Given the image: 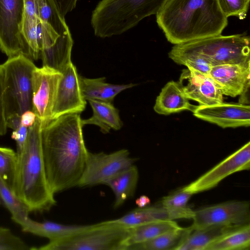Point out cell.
<instances>
[{"instance_id": "8fae6325", "label": "cell", "mask_w": 250, "mask_h": 250, "mask_svg": "<svg viewBox=\"0 0 250 250\" xmlns=\"http://www.w3.org/2000/svg\"><path fill=\"white\" fill-rule=\"evenodd\" d=\"M250 168V142L228 156L219 164L189 184L181 188L194 194L209 190L224 179L236 172Z\"/></svg>"}, {"instance_id": "2e32d148", "label": "cell", "mask_w": 250, "mask_h": 250, "mask_svg": "<svg viewBox=\"0 0 250 250\" xmlns=\"http://www.w3.org/2000/svg\"><path fill=\"white\" fill-rule=\"evenodd\" d=\"M194 210L188 207L182 208H169L157 206H146L135 208L116 219L108 220L110 223L127 228L159 221L179 219H192Z\"/></svg>"}, {"instance_id": "f1b7e54d", "label": "cell", "mask_w": 250, "mask_h": 250, "mask_svg": "<svg viewBox=\"0 0 250 250\" xmlns=\"http://www.w3.org/2000/svg\"><path fill=\"white\" fill-rule=\"evenodd\" d=\"M0 205L11 213L12 219L21 226L29 217L26 205L16 195L12 189L0 178Z\"/></svg>"}, {"instance_id": "ac0fdd59", "label": "cell", "mask_w": 250, "mask_h": 250, "mask_svg": "<svg viewBox=\"0 0 250 250\" xmlns=\"http://www.w3.org/2000/svg\"><path fill=\"white\" fill-rule=\"evenodd\" d=\"M197 105L191 104L178 82H168L156 98L153 107L159 114L167 115L187 110L193 112Z\"/></svg>"}, {"instance_id": "d4e9b609", "label": "cell", "mask_w": 250, "mask_h": 250, "mask_svg": "<svg viewBox=\"0 0 250 250\" xmlns=\"http://www.w3.org/2000/svg\"><path fill=\"white\" fill-rule=\"evenodd\" d=\"M192 231L190 226H179L146 241L129 246L125 250H176Z\"/></svg>"}, {"instance_id": "d6986e66", "label": "cell", "mask_w": 250, "mask_h": 250, "mask_svg": "<svg viewBox=\"0 0 250 250\" xmlns=\"http://www.w3.org/2000/svg\"><path fill=\"white\" fill-rule=\"evenodd\" d=\"M80 84L85 100H94L111 104L119 93L135 85L133 83L115 84L106 83L104 77L89 79L80 76Z\"/></svg>"}, {"instance_id": "5bb4252c", "label": "cell", "mask_w": 250, "mask_h": 250, "mask_svg": "<svg viewBox=\"0 0 250 250\" xmlns=\"http://www.w3.org/2000/svg\"><path fill=\"white\" fill-rule=\"evenodd\" d=\"M209 75L224 95L240 96L239 103L246 102V95L250 86V62L213 66Z\"/></svg>"}, {"instance_id": "d6a6232c", "label": "cell", "mask_w": 250, "mask_h": 250, "mask_svg": "<svg viewBox=\"0 0 250 250\" xmlns=\"http://www.w3.org/2000/svg\"><path fill=\"white\" fill-rule=\"evenodd\" d=\"M28 245L9 229L0 227V250H27Z\"/></svg>"}, {"instance_id": "9a60e30c", "label": "cell", "mask_w": 250, "mask_h": 250, "mask_svg": "<svg viewBox=\"0 0 250 250\" xmlns=\"http://www.w3.org/2000/svg\"><path fill=\"white\" fill-rule=\"evenodd\" d=\"M186 96L200 105H210L223 102V94L209 75L192 68L182 70L178 82Z\"/></svg>"}, {"instance_id": "277c9868", "label": "cell", "mask_w": 250, "mask_h": 250, "mask_svg": "<svg viewBox=\"0 0 250 250\" xmlns=\"http://www.w3.org/2000/svg\"><path fill=\"white\" fill-rule=\"evenodd\" d=\"M3 97L6 119L32 111V73L36 67L32 60L22 55L8 58L2 64Z\"/></svg>"}, {"instance_id": "484cf974", "label": "cell", "mask_w": 250, "mask_h": 250, "mask_svg": "<svg viewBox=\"0 0 250 250\" xmlns=\"http://www.w3.org/2000/svg\"><path fill=\"white\" fill-rule=\"evenodd\" d=\"M179 226L173 220H163L130 228V234L126 242V248L129 246L151 239Z\"/></svg>"}, {"instance_id": "83f0119b", "label": "cell", "mask_w": 250, "mask_h": 250, "mask_svg": "<svg viewBox=\"0 0 250 250\" xmlns=\"http://www.w3.org/2000/svg\"><path fill=\"white\" fill-rule=\"evenodd\" d=\"M41 23L53 29L60 36L70 31L65 18L60 13L53 0H36Z\"/></svg>"}, {"instance_id": "5b68a950", "label": "cell", "mask_w": 250, "mask_h": 250, "mask_svg": "<svg viewBox=\"0 0 250 250\" xmlns=\"http://www.w3.org/2000/svg\"><path fill=\"white\" fill-rule=\"evenodd\" d=\"M130 228L108 221L93 224L90 228L66 237L49 242L38 250H125Z\"/></svg>"}, {"instance_id": "52a82bcc", "label": "cell", "mask_w": 250, "mask_h": 250, "mask_svg": "<svg viewBox=\"0 0 250 250\" xmlns=\"http://www.w3.org/2000/svg\"><path fill=\"white\" fill-rule=\"evenodd\" d=\"M23 10L24 0H0V49L8 58L21 54L31 59L21 33Z\"/></svg>"}, {"instance_id": "ba28073f", "label": "cell", "mask_w": 250, "mask_h": 250, "mask_svg": "<svg viewBox=\"0 0 250 250\" xmlns=\"http://www.w3.org/2000/svg\"><path fill=\"white\" fill-rule=\"evenodd\" d=\"M135 158L126 149L105 153L88 151L85 167L77 186L83 187L104 184L117 174L134 165Z\"/></svg>"}, {"instance_id": "f546056e", "label": "cell", "mask_w": 250, "mask_h": 250, "mask_svg": "<svg viewBox=\"0 0 250 250\" xmlns=\"http://www.w3.org/2000/svg\"><path fill=\"white\" fill-rule=\"evenodd\" d=\"M168 57L175 63L192 68L203 74L209 75L212 65L202 55L178 49L173 46L168 53Z\"/></svg>"}, {"instance_id": "6da1fadb", "label": "cell", "mask_w": 250, "mask_h": 250, "mask_svg": "<svg viewBox=\"0 0 250 250\" xmlns=\"http://www.w3.org/2000/svg\"><path fill=\"white\" fill-rule=\"evenodd\" d=\"M80 114H69L42 125V154L49 188L55 194L77 186L88 150Z\"/></svg>"}, {"instance_id": "3957f363", "label": "cell", "mask_w": 250, "mask_h": 250, "mask_svg": "<svg viewBox=\"0 0 250 250\" xmlns=\"http://www.w3.org/2000/svg\"><path fill=\"white\" fill-rule=\"evenodd\" d=\"M42 121L36 117L33 125L29 127L23 149L18 155L12 188L29 212L48 211L56 204L46 175L42 145Z\"/></svg>"}, {"instance_id": "7c38bea8", "label": "cell", "mask_w": 250, "mask_h": 250, "mask_svg": "<svg viewBox=\"0 0 250 250\" xmlns=\"http://www.w3.org/2000/svg\"><path fill=\"white\" fill-rule=\"evenodd\" d=\"M62 73L51 120L66 114H80L86 104L80 87V76L72 62Z\"/></svg>"}, {"instance_id": "ffe728a7", "label": "cell", "mask_w": 250, "mask_h": 250, "mask_svg": "<svg viewBox=\"0 0 250 250\" xmlns=\"http://www.w3.org/2000/svg\"><path fill=\"white\" fill-rule=\"evenodd\" d=\"M92 225H66L48 221L39 222L28 217L21 226L24 232L53 241L87 229Z\"/></svg>"}, {"instance_id": "4fadbf2b", "label": "cell", "mask_w": 250, "mask_h": 250, "mask_svg": "<svg viewBox=\"0 0 250 250\" xmlns=\"http://www.w3.org/2000/svg\"><path fill=\"white\" fill-rule=\"evenodd\" d=\"M192 112L195 117L222 128L250 125V106L240 103L197 105Z\"/></svg>"}, {"instance_id": "e575fe53", "label": "cell", "mask_w": 250, "mask_h": 250, "mask_svg": "<svg viewBox=\"0 0 250 250\" xmlns=\"http://www.w3.org/2000/svg\"><path fill=\"white\" fill-rule=\"evenodd\" d=\"M4 71L2 64H0V135L6 133L7 124L5 116L3 91Z\"/></svg>"}, {"instance_id": "4316f807", "label": "cell", "mask_w": 250, "mask_h": 250, "mask_svg": "<svg viewBox=\"0 0 250 250\" xmlns=\"http://www.w3.org/2000/svg\"><path fill=\"white\" fill-rule=\"evenodd\" d=\"M250 225L231 230L210 244L206 250H249Z\"/></svg>"}, {"instance_id": "1f68e13d", "label": "cell", "mask_w": 250, "mask_h": 250, "mask_svg": "<svg viewBox=\"0 0 250 250\" xmlns=\"http://www.w3.org/2000/svg\"><path fill=\"white\" fill-rule=\"evenodd\" d=\"M224 14L228 18L234 16L240 20L247 16L250 0H218Z\"/></svg>"}, {"instance_id": "74e56055", "label": "cell", "mask_w": 250, "mask_h": 250, "mask_svg": "<svg viewBox=\"0 0 250 250\" xmlns=\"http://www.w3.org/2000/svg\"><path fill=\"white\" fill-rule=\"evenodd\" d=\"M36 118V116L32 110L26 111L21 115V124L29 128L33 125Z\"/></svg>"}, {"instance_id": "e0dca14e", "label": "cell", "mask_w": 250, "mask_h": 250, "mask_svg": "<svg viewBox=\"0 0 250 250\" xmlns=\"http://www.w3.org/2000/svg\"><path fill=\"white\" fill-rule=\"evenodd\" d=\"M21 33L30 48L31 59L40 58L42 28L36 0H24Z\"/></svg>"}, {"instance_id": "8d00e7d4", "label": "cell", "mask_w": 250, "mask_h": 250, "mask_svg": "<svg viewBox=\"0 0 250 250\" xmlns=\"http://www.w3.org/2000/svg\"><path fill=\"white\" fill-rule=\"evenodd\" d=\"M60 13L64 17L74 9L79 0H53Z\"/></svg>"}, {"instance_id": "4dcf8cb0", "label": "cell", "mask_w": 250, "mask_h": 250, "mask_svg": "<svg viewBox=\"0 0 250 250\" xmlns=\"http://www.w3.org/2000/svg\"><path fill=\"white\" fill-rule=\"evenodd\" d=\"M18 158L17 152L13 149L0 146V178L12 189L16 176Z\"/></svg>"}, {"instance_id": "f35d334b", "label": "cell", "mask_w": 250, "mask_h": 250, "mask_svg": "<svg viewBox=\"0 0 250 250\" xmlns=\"http://www.w3.org/2000/svg\"><path fill=\"white\" fill-rule=\"evenodd\" d=\"M7 127L16 130L21 125V116L17 114L13 115L6 119Z\"/></svg>"}, {"instance_id": "7a4b0ae2", "label": "cell", "mask_w": 250, "mask_h": 250, "mask_svg": "<svg viewBox=\"0 0 250 250\" xmlns=\"http://www.w3.org/2000/svg\"><path fill=\"white\" fill-rule=\"evenodd\" d=\"M228 19L218 0H168L156 15L159 27L174 45L222 34Z\"/></svg>"}, {"instance_id": "8992f818", "label": "cell", "mask_w": 250, "mask_h": 250, "mask_svg": "<svg viewBox=\"0 0 250 250\" xmlns=\"http://www.w3.org/2000/svg\"><path fill=\"white\" fill-rule=\"evenodd\" d=\"M250 38L246 34H220L173 46L202 55L213 66L250 62Z\"/></svg>"}, {"instance_id": "7402d4cb", "label": "cell", "mask_w": 250, "mask_h": 250, "mask_svg": "<svg viewBox=\"0 0 250 250\" xmlns=\"http://www.w3.org/2000/svg\"><path fill=\"white\" fill-rule=\"evenodd\" d=\"M241 226L216 225L192 230L176 250H206L218 238Z\"/></svg>"}, {"instance_id": "d590c367", "label": "cell", "mask_w": 250, "mask_h": 250, "mask_svg": "<svg viewBox=\"0 0 250 250\" xmlns=\"http://www.w3.org/2000/svg\"><path fill=\"white\" fill-rule=\"evenodd\" d=\"M29 128L22 125L16 130H13L11 138L16 141L17 153L20 154L24 147L28 132Z\"/></svg>"}, {"instance_id": "ab89813d", "label": "cell", "mask_w": 250, "mask_h": 250, "mask_svg": "<svg viewBox=\"0 0 250 250\" xmlns=\"http://www.w3.org/2000/svg\"><path fill=\"white\" fill-rule=\"evenodd\" d=\"M135 203L138 208H144L150 204V199L148 196L143 195L136 200Z\"/></svg>"}, {"instance_id": "603a6c76", "label": "cell", "mask_w": 250, "mask_h": 250, "mask_svg": "<svg viewBox=\"0 0 250 250\" xmlns=\"http://www.w3.org/2000/svg\"><path fill=\"white\" fill-rule=\"evenodd\" d=\"M93 110L92 116L82 120V125H94L100 128V131L106 134L111 129L118 130L121 128L123 123L119 112L112 104L97 100L88 101Z\"/></svg>"}, {"instance_id": "9c48e42d", "label": "cell", "mask_w": 250, "mask_h": 250, "mask_svg": "<svg viewBox=\"0 0 250 250\" xmlns=\"http://www.w3.org/2000/svg\"><path fill=\"white\" fill-rule=\"evenodd\" d=\"M192 230L216 225H244L250 224L248 201H230L194 210Z\"/></svg>"}, {"instance_id": "cb8c5ba5", "label": "cell", "mask_w": 250, "mask_h": 250, "mask_svg": "<svg viewBox=\"0 0 250 250\" xmlns=\"http://www.w3.org/2000/svg\"><path fill=\"white\" fill-rule=\"evenodd\" d=\"M138 179V169L133 165L105 182L104 185L108 186L114 194L115 208L120 207L127 199L133 196Z\"/></svg>"}, {"instance_id": "836d02e7", "label": "cell", "mask_w": 250, "mask_h": 250, "mask_svg": "<svg viewBox=\"0 0 250 250\" xmlns=\"http://www.w3.org/2000/svg\"><path fill=\"white\" fill-rule=\"evenodd\" d=\"M192 195L181 188L173 193L163 197L162 206L169 208H182L187 207V204Z\"/></svg>"}, {"instance_id": "44dd1931", "label": "cell", "mask_w": 250, "mask_h": 250, "mask_svg": "<svg viewBox=\"0 0 250 250\" xmlns=\"http://www.w3.org/2000/svg\"><path fill=\"white\" fill-rule=\"evenodd\" d=\"M73 41L70 32L60 36L50 47L42 50L40 58L42 66L62 73L72 62L71 55Z\"/></svg>"}, {"instance_id": "30bf717a", "label": "cell", "mask_w": 250, "mask_h": 250, "mask_svg": "<svg viewBox=\"0 0 250 250\" xmlns=\"http://www.w3.org/2000/svg\"><path fill=\"white\" fill-rule=\"evenodd\" d=\"M62 74L51 67H36L32 73V111L45 125L51 120L58 86Z\"/></svg>"}]
</instances>
